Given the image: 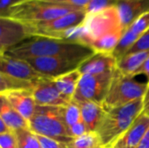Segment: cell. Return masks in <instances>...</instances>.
<instances>
[{
  "label": "cell",
  "instance_id": "1",
  "mask_svg": "<svg viewBox=\"0 0 149 148\" xmlns=\"http://www.w3.org/2000/svg\"><path fill=\"white\" fill-rule=\"evenodd\" d=\"M94 53L91 47L83 44L46 37H32L10 49L4 54L22 59L56 57L84 61Z\"/></svg>",
  "mask_w": 149,
  "mask_h": 148
},
{
  "label": "cell",
  "instance_id": "2",
  "mask_svg": "<svg viewBox=\"0 0 149 148\" xmlns=\"http://www.w3.org/2000/svg\"><path fill=\"white\" fill-rule=\"evenodd\" d=\"M143 111V99L106 110V114L96 131L104 148L113 147Z\"/></svg>",
  "mask_w": 149,
  "mask_h": 148
},
{
  "label": "cell",
  "instance_id": "3",
  "mask_svg": "<svg viewBox=\"0 0 149 148\" xmlns=\"http://www.w3.org/2000/svg\"><path fill=\"white\" fill-rule=\"evenodd\" d=\"M65 106H37L33 116L29 120V128L34 133L64 143L72 139L65 120Z\"/></svg>",
  "mask_w": 149,
  "mask_h": 148
},
{
  "label": "cell",
  "instance_id": "4",
  "mask_svg": "<svg viewBox=\"0 0 149 148\" xmlns=\"http://www.w3.org/2000/svg\"><path fill=\"white\" fill-rule=\"evenodd\" d=\"M77 10L82 9L45 0H22L13 4L4 16L23 23H37L57 18Z\"/></svg>",
  "mask_w": 149,
  "mask_h": 148
},
{
  "label": "cell",
  "instance_id": "5",
  "mask_svg": "<svg viewBox=\"0 0 149 148\" xmlns=\"http://www.w3.org/2000/svg\"><path fill=\"white\" fill-rule=\"evenodd\" d=\"M147 88L148 82L141 83L134 77L125 75L116 68L103 106L107 110L143 99Z\"/></svg>",
  "mask_w": 149,
  "mask_h": 148
},
{
  "label": "cell",
  "instance_id": "6",
  "mask_svg": "<svg viewBox=\"0 0 149 148\" xmlns=\"http://www.w3.org/2000/svg\"><path fill=\"white\" fill-rule=\"evenodd\" d=\"M85 44L91 47L96 40L115 32H124L119 10L116 5L110 6L100 11L87 14L83 23Z\"/></svg>",
  "mask_w": 149,
  "mask_h": 148
},
{
  "label": "cell",
  "instance_id": "7",
  "mask_svg": "<svg viewBox=\"0 0 149 148\" xmlns=\"http://www.w3.org/2000/svg\"><path fill=\"white\" fill-rule=\"evenodd\" d=\"M87 17L85 10H77L47 21L24 23L31 37H46L59 39L65 31L81 25Z\"/></svg>",
  "mask_w": 149,
  "mask_h": 148
},
{
  "label": "cell",
  "instance_id": "8",
  "mask_svg": "<svg viewBox=\"0 0 149 148\" xmlns=\"http://www.w3.org/2000/svg\"><path fill=\"white\" fill-rule=\"evenodd\" d=\"M114 71L100 74H82L72 100L78 103L93 101L103 105Z\"/></svg>",
  "mask_w": 149,
  "mask_h": 148
},
{
  "label": "cell",
  "instance_id": "9",
  "mask_svg": "<svg viewBox=\"0 0 149 148\" xmlns=\"http://www.w3.org/2000/svg\"><path fill=\"white\" fill-rule=\"evenodd\" d=\"M41 75L56 79L79 68L82 60L56 57H40L25 59ZM85 61V60H84Z\"/></svg>",
  "mask_w": 149,
  "mask_h": 148
},
{
  "label": "cell",
  "instance_id": "10",
  "mask_svg": "<svg viewBox=\"0 0 149 148\" xmlns=\"http://www.w3.org/2000/svg\"><path fill=\"white\" fill-rule=\"evenodd\" d=\"M31 38L32 37L24 23L0 16V55Z\"/></svg>",
  "mask_w": 149,
  "mask_h": 148
},
{
  "label": "cell",
  "instance_id": "11",
  "mask_svg": "<svg viewBox=\"0 0 149 148\" xmlns=\"http://www.w3.org/2000/svg\"><path fill=\"white\" fill-rule=\"evenodd\" d=\"M31 94L37 106H65L71 102L60 93L54 79L51 78L45 77L36 80L31 89Z\"/></svg>",
  "mask_w": 149,
  "mask_h": 148
},
{
  "label": "cell",
  "instance_id": "12",
  "mask_svg": "<svg viewBox=\"0 0 149 148\" xmlns=\"http://www.w3.org/2000/svg\"><path fill=\"white\" fill-rule=\"evenodd\" d=\"M149 30V11L137 17L124 31L113 55L118 60L124 56L135 43Z\"/></svg>",
  "mask_w": 149,
  "mask_h": 148
},
{
  "label": "cell",
  "instance_id": "13",
  "mask_svg": "<svg viewBox=\"0 0 149 148\" xmlns=\"http://www.w3.org/2000/svg\"><path fill=\"white\" fill-rule=\"evenodd\" d=\"M0 73L28 81H36L45 78L25 59L11 57L7 54L0 55Z\"/></svg>",
  "mask_w": 149,
  "mask_h": 148
},
{
  "label": "cell",
  "instance_id": "14",
  "mask_svg": "<svg viewBox=\"0 0 149 148\" xmlns=\"http://www.w3.org/2000/svg\"><path fill=\"white\" fill-rule=\"evenodd\" d=\"M149 128V115L142 113L112 148H136Z\"/></svg>",
  "mask_w": 149,
  "mask_h": 148
},
{
  "label": "cell",
  "instance_id": "15",
  "mask_svg": "<svg viewBox=\"0 0 149 148\" xmlns=\"http://www.w3.org/2000/svg\"><path fill=\"white\" fill-rule=\"evenodd\" d=\"M0 96L3 97L5 100L29 122L37 107V104L31 94V90L10 91L1 93Z\"/></svg>",
  "mask_w": 149,
  "mask_h": 148
},
{
  "label": "cell",
  "instance_id": "16",
  "mask_svg": "<svg viewBox=\"0 0 149 148\" xmlns=\"http://www.w3.org/2000/svg\"><path fill=\"white\" fill-rule=\"evenodd\" d=\"M117 68V59L113 54L95 52L83 61L79 68L81 74H100L113 72Z\"/></svg>",
  "mask_w": 149,
  "mask_h": 148
},
{
  "label": "cell",
  "instance_id": "17",
  "mask_svg": "<svg viewBox=\"0 0 149 148\" xmlns=\"http://www.w3.org/2000/svg\"><path fill=\"white\" fill-rule=\"evenodd\" d=\"M115 5L125 31L137 17L149 11V0H117Z\"/></svg>",
  "mask_w": 149,
  "mask_h": 148
},
{
  "label": "cell",
  "instance_id": "18",
  "mask_svg": "<svg viewBox=\"0 0 149 148\" xmlns=\"http://www.w3.org/2000/svg\"><path fill=\"white\" fill-rule=\"evenodd\" d=\"M79 104L80 106L81 119L86 124L88 132H96L106 114L104 106L93 101H85Z\"/></svg>",
  "mask_w": 149,
  "mask_h": 148
},
{
  "label": "cell",
  "instance_id": "19",
  "mask_svg": "<svg viewBox=\"0 0 149 148\" xmlns=\"http://www.w3.org/2000/svg\"><path fill=\"white\" fill-rule=\"evenodd\" d=\"M0 120H2L13 133L19 129L29 128V122L2 96H0Z\"/></svg>",
  "mask_w": 149,
  "mask_h": 148
},
{
  "label": "cell",
  "instance_id": "20",
  "mask_svg": "<svg viewBox=\"0 0 149 148\" xmlns=\"http://www.w3.org/2000/svg\"><path fill=\"white\" fill-rule=\"evenodd\" d=\"M148 57L149 51L126 54L117 60V69L125 75L134 77Z\"/></svg>",
  "mask_w": 149,
  "mask_h": 148
},
{
  "label": "cell",
  "instance_id": "21",
  "mask_svg": "<svg viewBox=\"0 0 149 148\" xmlns=\"http://www.w3.org/2000/svg\"><path fill=\"white\" fill-rule=\"evenodd\" d=\"M81 75L82 74L80 73L79 69H77L68 73H65L60 77L53 79L57 88L66 99L70 101L72 100Z\"/></svg>",
  "mask_w": 149,
  "mask_h": 148
},
{
  "label": "cell",
  "instance_id": "22",
  "mask_svg": "<svg viewBox=\"0 0 149 148\" xmlns=\"http://www.w3.org/2000/svg\"><path fill=\"white\" fill-rule=\"evenodd\" d=\"M35 81H28L0 73V94L19 90H31Z\"/></svg>",
  "mask_w": 149,
  "mask_h": 148
},
{
  "label": "cell",
  "instance_id": "23",
  "mask_svg": "<svg viewBox=\"0 0 149 148\" xmlns=\"http://www.w3.org/2000/svg\"><path fill=\"white\" fill-rule=\"evenodd\" d=\"M70 148H104L97 132H88L68 143Z\"/></svg>",
  "mask_w": 149,
  "mask_h": 148
},
{
  "label": "cell",
  "instance_id": "24",
  "mask_svg": "<svg viewBox=\"0 0 149 148\" xmlns=\"http://www.w3.org/2000/svg\"><path fill=\"white\" fill-rule=\"evenodd\" d=\"M14 133L17 140L18 148H41L37 134L29 128L17 130Z\"/></svg>",
  "mask_w": 149,
  "mask_h": 148
},
{
  "label": "cell",
  "instance_id": "25",
  "mask_svg": "<svg viewBox=\"0 0 149 148\" xmlns=\"http://www.w3.org/2000/svg\"><path fill=\"white\" fill-rule=\"evenodd\" d=\"M65 120L67 125V127L76 124L81 120V112L79 104L74 100H72L68 105L65 106L64 110Z\"/></svg>",
  "mask_w": 149,
  "mask_h": 148
},
{
  "label": "cell",
  "instance_id": "26",
  "mask_svg": "<svg viewBox=\"0 0 149 148\" xmlns=\"http://www.w3.org/2000/svg\"><path fill=\"white\" fill-rule=\"evenodd\" d=\"M117 0H92L84 9L86 14H93L115 5Z\"/></svg>",
  "mask_w": 149,
  "mask_h": 148
},
{
  "label": "cell",
  "instance_id": "27",
  "mask_svg": "<svg viewBox=\"0 0 149 148\" xmlns=\"http://www.w3.org/2000/svg\"><path fill=\"white\" fill-rule=\"evenodd\" d=\"M0 148H18L17 140L13 132L0 134Z\"/></svg>",
  "mask_w": 149,
  "mask_h": 148
},
{
  "label": "cell",
  "instance_id": "28",
  "mask_svg": "<svg viewBox=\"0 0 149 148\" xmlns=\"http://www.w3.org/2000/svg\"><path fill=\"white\" fill-rule=\"evenodd\" d=\"M38 140L40 142L41 148H70L68 146V143H64L58 140H55L47 137L38 135Z\"/></svg>",
  "mask_w": 149,
  "mask_h": 148
},
{
  "label": "cell",
  "instance_id": "29",
  "mask_svg": "<svg viewBox=\"0 0 149 148\" xmlns=\"http://www.w3.org/2000/svg\"><path fill=\"white\" fill-rule=\"evenodd\" d=\"M149 51V30L135 43V44L126 54L137 52V51Z\"/></svg>",
  "mask_w": 149,
  "mask_h": 148
},
{
  "label": "cell",
  "instance_id": "30",
  "mask_svg": "<svg viewBox=\"0 0 149 148\" xmlns=\"http://www.w3.org/2000/svg\"><path fill=\"white\" fill-rule=\"evenodd\" d=\"M68 133H69V135L72 139H75V138L80 137V136L84 135L85 133H88V130H87L86 124L81 120L79 122H77L76 124L69 126L68 127Z\"/></svg>",
  "mask_w": 149,
  "mask_h": 148
},
{
  "label": "cell",
  "instance_id": "31",
  "mask_svg": "<svg viewBox=\"0 0 149 148\" xmlns=\"http://www.w3.org/2000/svg\"><path fill=\"white\" fill-rule=\"evenodd\" d=\"M45 1L55 3H59V4H64V5H67V6L84 10L86 7V5L92 0H45Z\"/></svg>",
  "mask_w": 149,
  "mask_h": 148
},
{
  "label": "cell",
  "instance_id": "32",
  "mask_svg": "<svg viewBox=\"0 0 149 148\" xmlns=\"http://www.w3.org/2000/svg\"><path fill=\"white\" fill-rule=\"evenodd\" d=\"M22 0H0V11L1 16H4L7 10L15 3L20 2Z\"/></svg>",
  "mask_w": 149,
  "mask_h": 148
},
{
  "label": "cell",
  "instance_id": "33",
  "mask_svg": "<svg viewBox=\"0 0 149 148\" xmlns=\"http://www.w3.org/2000/svg\"><path fill=\"white\" fill-rule=\"evenodd\" d=\"M143 74L148 78V82L149 81V57L146 59V61L143 63V65L140 67V69L134 73V77L137 76V75H141Z\"/></svg>",
  "mask_w": 149,
  "mask_h": 148
},
{
  "label": "cell",
  "instance_id": "34",
  "mask_svg": "<svg viewBox=\"0 0 149 148\" xmlns=\"http://www.w3.org/2000/svg\"><path fill=\"white\" fill-rule=\"evenodd\" d=\"M143 102H144V111L146 114L149 115V81L148 82V88L145 93V96L143 98Z\"/></svg>",
  "mask_w": 149,
  "mask_h": 148
},
{
  "label": "cell",
  "instance_id": "35",
  "mask_svg": "<svg viewBox=\"0 0 149 148\" xmlns=\"http://www.w3.org/2000/svg\"><path fill=\"white\" fill-rule=\"evenodd\" d=\"M136 148H149V128Z\"/></svg>",
  "mask_w": 149,
  "mask_h": 148
},
{
  "label": "cell",
  "instance_id": "36",
  "mask_svg": "<svg viewBox=\"0 0 149 148\" xmlns=\"http://www.w3.org/2000/svg\"><path fill=\"white\" fill-rule=\"evenodd\" d=\"M9 132H12V131L8 127V126L2 120H0V134L6 133Z\"/></svg>",
  "mask_w": 149,
  "mask_h": 148
}]
</instances>
